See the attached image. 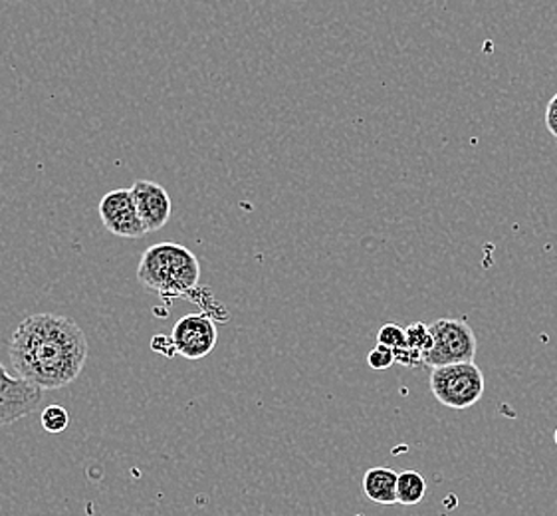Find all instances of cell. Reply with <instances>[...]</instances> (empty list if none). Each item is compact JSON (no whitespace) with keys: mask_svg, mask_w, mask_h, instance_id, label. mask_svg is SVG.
Returning a JSON list of instances; mask_svg holds the SVG:
<instances>
[{"mask_svg":"<svg viewBox=\"0 0 557 516\" xmlns=\"http://www.w3.org/2000/svg\"><path fill=\"white\" fill-rule=\"evenodd\" d=\"M429 388L436 402L450 409H469L484 393V373L474 361L436 366L431 370Z\"/></svg>","mask_w":557,"mask_h":516,"instance_id":"3","label":"cell"},{"mask_svg":"<svg viewBox=\"0 0 557 516\" xmlns=\"http://www.w3.org/2000/svg\"><path fill=\"white\" fill-rule=\"evenodd\" d=\"M556 443H557V429H556Z\"/></svg>","mask_w":557,"mask_h":516,"instance_id":"16","label":"cell"},{"mask_svg":"<svg viewBox=\"0 0 557 516\" xmlns=\"http://www.w3.org/2000/svg\"><path fill=\"white\" fill-rule=\"evenodd\" d=\"M397 479L399 472L389 467H373L363 477V493L377 505H397Z\"/></svg>","mask_w":557,"mask_h":516,"instance_id":"9","label":"cell"},{"mask_svg":"<svg viewBox=\"0 0 557 516\" xmlns=\"http://www.w3.org/2000/svg\"><path fill=\"white\" fill-rule=\"evenodd\" d=\"M84 330L67 316L33 315L14 330L9 358L14 373L40 390H62L76 382L88 361Z\"/></svg>","mask_w":557,"mask_h":516,"instance_id":"1","label":"cell"},{"mask_svg":"<svg viewBox=\"0 0 557 516\" xmlns=\"http://www.w3.org/2000/svg\"><path fill=\"white\" fill-rule=\"evenodd\" d=\"M433 344L424 352L423 364L436 368L460 361H474L479 352V340L467 320L441 318L429 324Z\"/></svg>","mask_w":557,"mask_h":516,"instance_id":"4","label":"cell"},{"mask_svg":"<svg viewBox=\"0 0 557 516\" xmlns=\"http://www.w3.org/2000/svg\"><path fill=\"white\" fill-rule=\"evenodd\" d=\"M397 361L395 349L387 348L383 344H377L375 349H371L368 356V364L371 370H389L391 366Z\"/></svg>","mask_w":557,"mask_h":516,"instance_id":"13","label":"cell"},{"mask_svg":"<svg viewBox=\"0 0 557 516\" xmlns=\"http://www.w3.org/2000/svg\"><path fill=\"white\" fill-rule=\"evenodd\" d=\"M546 127L557 139V94L549 100L546 108Z\"/></svg>","mask_w":557,"mask_h":516,"instance_id":"15","label":"cell"},{"mask_svg":"<svg viewBox=\"0 0 557 516\" xmlns=\"http://www.w3.org/2000/svg\"><path fill=\"white\" fill-rule=\"evenodd\" d=\"M424 494H426V481L421 472H399V479H397V503L399 505H419V503H423Z\"/></svg>","mask_w":557,"mask_h":516,"instance_id":"10","label":"cell"},{"mask_svg":"<svg viewBox=\"0 0 557 516\" xmlns=\"http://www.w3.org/2000/svg\"><path fill=\"white\" fill-rule=\"evenodd\" d=\"M132 193H134L137 213L141 217V223L146 225L147 233H156L168 225L173 213V202L163 185L153 181L139 180L135 181Z\"/></svg>","mask_w":557,"mask_h":516,"instance_id":"8","label":"cell"},{"mask_svg":"<svg viewBox=\"0 0 557 516\" xmlns=\"http://www.w3.org/2000/svg\"><path fill=\"white\" fill-rule=\"evenodd\" d=\"M137 281L163 300L190 298L201 281V262L183 245L159 243L141 255Z\"/></svg>","mask_w":557,"mask_h":516,"instance_id":"2","label":"cell"},{"mask_svg":"<svg viewBox=\"0 0 557 516\" xmlns=\"http://www.w3.org/2000/svg\"><path fill=\"white\" fill-rule=\"evenodd\" d=\"M103 226L115 236L122 238H141L147 235V229L141 223V217L135 207L132 189H115L106 193L98 205Z\"/></svg>","mask_w":557,"mask_h":516,"instance_id":"7","label":"cell"},{"mask_svg":"<svg viewBox=\"0 0 557 516\" xmlns=\"http://www.w3.org/2000/svg\"><path fill=\"white\" fill-rule=\"evenodd\" d=\"M38 385L26 382L18 373H11L0 364V427H9L30 416L42 402Z\"/></svg>","mask_w":557,"mask_h":516,"instance_id":"5","label":"cell"},{"mask_svg":"<svg viewBox=\"0 0 557 516\" xmlns=\"http://www.w3.org/2000/svg\"><path fill=\"white\" fill-rule=\"evenodd\" d=\"M171 337L178 356L185 359H202L211 356L219 342V330L211 316L187 315L178 318Z\"/></svg>","mask_w":557,"mask_h":516,"instance_id":"6","label":"cell"},{"mask_svg":"<svg viewBox=\"0 0 557 516\" xmlns=\"http://www.w3.org/2000/svg\"><path fill=\"white\" fill-rule=\"evenodd\" d=\"M377 342L391 349H399L405 346V328L397 324H385L377 334Z\"/></svg>","mask_w":557,"mask_h":516,"instance_id":"14","label":"cell"},{"mask_svg":"<svg viewBox=\"0 0 557 516\" xmlns=\"http://www.w3.org/2000/svg\"><path fill=\"white\" fill-rule=\"evenodd\" d=\"M433 344V336L429 325L423 322H412L411 325L405 328V348L414 349V352H429Z\"/></svg>","mask_w":557,"mask_h":516,"instance_id":"11","label":"cell"},{"mask_svg":"<svg viewBox=\"0 0 557 516\" xmlns=\"http://www.w3.org/2000/svg\"><path fill=\"white\" fill-rule=\"evenodd\" d=\"M40 421H42V427H45L48 433L57 435V433L66 431L67 426H70V414H67L62 405H48L45 411H42Z\"/></svg>","mask_w":557,"mask_h":516,"instance_id":"12","label":"cell"}]
</instances>
